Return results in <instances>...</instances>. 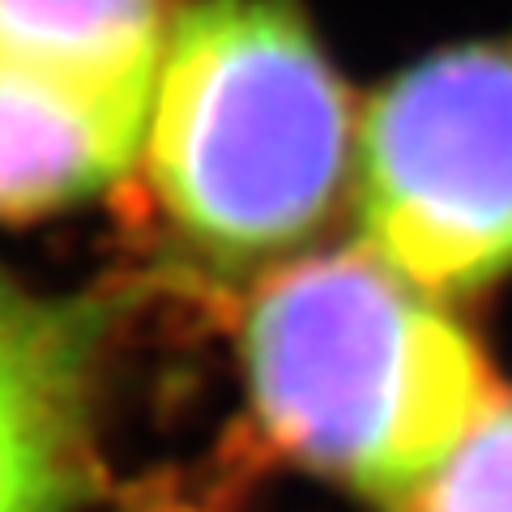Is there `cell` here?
<instances>
[{"label": "cell", "instance_id": "obj_1", "mask_svg": "<svg viewBox=\"0 0 512 512\" xmlns=\"http://www.w3.org/2000/svg\"><path fill=\"white\" fill-rule=\"evenodd\" d=\"M252 423L269 453L410 500L500 397L483 350L376 252H325L252 295Z\"/></svg>", "mask_w": 512, "mask_h": 512}, {"label": "cell", "instance_id": "obj_2", "mask_svg": "<svg viewBox=\"0 0 512 512\" xmlns=\"http://www.w3.org/2000/svg\"><path fill=\"white\" fill-rule=\"evenodd\" d=\"M146 146L171 231L244 265L329 218L350 158V103L291 0H205L171 30Z\"/></svg>", "mask_w": 512, "mask_h": 512}, {"label": "cell", "instance_id": "obj_3", "mask_svg": "<svg viewBox=\"0 0 512 512\" xmlns=\"http://www.w3.org/2000/svg\"><path fill=\"white\" fill-rule=\"evenodd\" d=\"M367 248L427 295L512 269V39L419 60L359 133Z\"/></svg>", "mask_w": 512, "mask_h": 512}, {"label": "cell", "instance_id": "obj_4", "mask_svg": "<svg viewBox=\"0 0 512 512\" xmlns=\"http://www.w3.org/2000/svg\"><path fill=\"white\" fill-rule=\"evenodd\" d=\"M90 329L0 278V512H69L86 483Z\"/></svg>", "mask_w": 512, "mask_h": 512}, {"label": "cell", "instance_id": "obj_5", "mask_svg": "<svg viewBox=\"0 0 512 512\" xmlns=\"http://www.w3.org/2000/svg\"><path fill=\"white\" fill-rule=\"evenodd\" d=\"M150 103H120L0 69V218L99 192L146 141Z\"/></svg>", "mask_w": 512, "mask_h": 512}, {"label": "cell", "instance_id": "obj_6", "mask_svg": "<svg viewBox=\"0 0 512 512\" xmlns=\"http://www.w3.org/2000/svg\"><path fill=\"white\" fill-rule=\"evenodd\" d=\"M167 52L163 0H0V69L150 103Z\"/></svg>", "mask_w": 512, "mask_h": 512}, {"label": "cell", "instance_id": "obj_7", "mask_svg": "<svg viewBox=\"0 0 512 512\" xmlns=\"http://www.w3.org/2000/svg\"><path fill=\"white\" fill-rule=\"evenodd\" d=\"M406 504L410 512H512V397H495Z\"/></svg>", "mask_w": 512, "mask_h": 512}, {"label": "cell", "instance_id": "obj_8", "mask_svg": "<svg viewBox=\"0 0 512 512\" xmlns=\"http://www.w3.org/2000/svg\"><path fill=\"white\" fill-rule=\"evenodd\" d=\"M150 512H197V508H184V504H158V508H150Z\"/></svg>", "mask_w": 512, "mask_h": 512}]
</instances>
